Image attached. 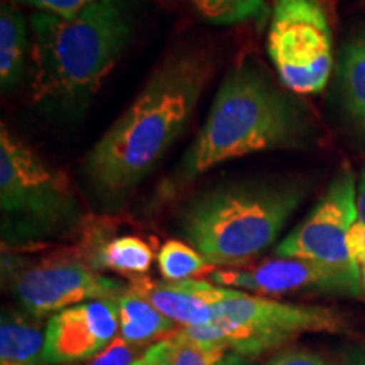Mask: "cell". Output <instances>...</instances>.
<instances>
[{
	"label": "cell",
	"mask_w": 365,
	"mask_h": 365,
	"mask_svg": "<svg viewBox=\"0 0 365 365\" xmlns=\"http://www.w3.org/2000/svg\"><path fill=\"white\" fill-rule=\"evenodd\" d=\"M357 222V182L346 164L309 215L276 247L277 257L309 259L333 267L357 269L346 247L350 228Z\"/></svg>",
	"instance_id": "ba28073f"
},
{
	"label": "cell",
	"mask_w": 365,
	"mask_h": 365,
	"mask_svg": "<svg viewBox=\"0 0 365 365\" xmlns=\"http://www.w3.org/2000/svg\"><path fill=\"white\" fill-rule=\"evenodd\" d=\"M4 247H26L73 234L83 220L65 173L54 170L6 125L0 130Z\"/></svg>",
	"instance_id": "5b68a950"
},
{
	"label": "cell",
	"mask_w": 365,
	"mask_h": 365,
	"mask_svg": "<svg viewBox=\"0 0 365 365\" xmlns=\"http://www.w3.org/2000/svg\"><path fill=\"white\" fill-rule=\"evenodd\" d=\"M158 266L166 281L195 279L212 271V264L195 247L181 240H168L158 254Z\"/></svg>",
	"instance_id": "d6986e66"
},
{
	"label": "cell",
	"mask_w": 365,
	"mask_h": 365,
	"mask_svg": "<svg viewBox=\"0 0 365 365\" xmlns=\"http://www.w3.org/2000/svg\"><path fill=\"white\" fill-rule=\"evenodd\" d=\"M117 299L86 301L53 314L44 330V364L83 362L102 352L118 331Z\"/></svg>",
	"instance_id": "8fae6325"
},
{
	"label": "cell",
	"mask_w": 365,
	"mask_h": 365,
	"mask_svg": "<svg viewBox=\"0 0 365 365\" xmlns=\"http://www.w3.org/2000/svg\"><path fill=\"white\" fill-rule=\"evenodd\" d=\"M29 61V24L16 4L4 0L0 11V86L4 93L19 85Z\"/></svg>",
	"instance_id": "5bb4252c"
},
{
	"label": "cell",
	"mask_w": 365,
	"mask_h": 365,
	"mask_svg": "<svg viewBox=\"0 0 365 365\" xmlns=\"http://www.w3.org/2000/svg\"><path fill=\"white\" fill-rule=\"evenodd\" d=\"M360 277H362V289H364V294H365V264L364 266H360Z\"/></svg>",
	"instance_id": "f1b7e54d"
},
{
	"label": "cell",
	"mask_w": 365,
	"mask_h": 365,
	"mask_svg": "<svg viewBox=\"0 0 365 365\" xmlns=\"http://www.w3.org/2000/svg\"><path fill=\"white\" fill-rule=\"evenodd\" d=\"M336 78L346 115L365 137V26L359 27L341 48Z\"/></svg>",
	"instance_id": "e0dca14e"
},
{
	"label": "cell",
	"mask_w": 365,
	"mask_h": 365,
	"mask_svg": "<svg viewBox=\"0 0 365 365\" xmlns=\"http://www.w3.org/2000/svg\"><path fill=\"white\" fill-rule=\"evenodd\" d=\"M154 252L148 242L135 235H122L103 242L91 255V267L140 277L153 266Z\"/></svg>",
	"instance_id": "ac0fdd59"
},
{
	"label": "cell",
	"mask_w": 365,
	"mask_h": 365,
	"mask_svg": "<svg viewBox=\"0 0 365 365\" xmlns=\"http://www.w3.org/2000/svg\"><path fill=\"white\" fill-rule=\"evenodd\" d=\"M44 365H48V364H44Z\"/></svg>",
	"instance_id": "f546056e"
},
{
	"label": "cell",
	"mask_w": 365,
	"mask_h": 365,
	"mask_svg": "<svg viewBox=\"0 0 365 365\" xmlns=\"http://www.w3.org/2000/svg\"><path fill=\"white\" fill-rule=\"evenodd\" d=\"M7 2L38 9V12L53 14V16L71 17L85 11L86 7L98 2V0H7Z\"/></svg>",
	"instance_id": "603a6c76"
},
{
	"label": "cell",
	"mask_w": 365,
	"mask_h": 365,
	"mask_svg": "<svg viewBox=\"0 0 365 365\" xmlns=\"http://www.w3.org/2000/svg\"><path fill=\"white\" fill-rule=\"evenodd\" d=\"M213 309L215 318L293 339L299 333H339L346 328L344 314L333 308L284 303L227 286H222Z\"/></svg>",
	"instance_id": "30bf717a"
},
{
	"label": "cell",
	"mask_w": 365,
	"mask_h": 365,
	"mask_svg": "<svg viewBox=\"0 0 365 365\" xmlns=\"http://www.w3.org/2000/svg\"><path fill=\"white\" fill-rule=\"evenodd\" d=\"M207 48H178L163 59L125 112L86 153L81 175L93 202L115 210L156 170L188 127L213 75Z\"/></svg>",
	"instance_id": "6da1fadb"
},
{
	"label": "cell",
	"mask_w": 365,
	"mask_h": 365,
	"mask_svg": "<svg viewBox=\"0 0 365 365\" xmlns=\"http://www.w3.org/2000/svg\"><path fill=\"white\" fill-rule=\"evenodd\" d=\"M171 339L175 340V365H254V360L230 350L200 349L190 341L178 339L175 331Z\"/></svg>",
	"instance_id": "44dd1931"
},
{
	"label": "cell",
	"mask_w": 365,
	"mask_h": 365,
	"mask_svg": "<svg viewBox=\"0 0 365 365\" xmlns=\"http://www.w3.org/2000/svg\"><path fill=\"white\" fill-rule=\"evenodd\" d=\"M202 19L215 26H232L259 19L269 11V0H188Z\"/></svg>",
	"instance_id": "ffe728a7"
},
{
	"label": "cell",
	"mask_w": 365,
	"mask_h": 365,
	"mask_svg": "<svg viewBox=\"0 0 365 365\" xmlns=\"http://www.w3.org/2000/svg\"><path fill=\"white\" fill-rule=\"evenodd\" d=\"M218 286L250 291L254 294H340L360 298L362 277L357 269L333 267L309 259L276 257L242 271H215L210 274Z\"/></svg>",
	"instance_id": "9c48e42d"
},
{
	"label": "cell",
	"mask_w": 365,
	"mask_h": 365,
	"mask_svg": "<svg viewBox=\"0 0 365 365\" xmlns=\"http://www.w3.org/2000/svg\"><path fill=\"white\" fill-rule=\"evenodd\" d=\"M2 269L4 279L9 281L22 312L36 319L51 318L86 301L117 299L129 286L70 259H51L22 266L19 259L4 254Z\"/></svg>",
	"instance_id": "52a82bcc"
},
{
	"label": "cell",
	"mask_w": 365,
	"mask_h": 365,
	"mask_svg": "<svg viewBox=\"0 0 365 365\" xmlns=\"http://www.w3.org/2000/svg\"><path fill=\"white\" fill-rule=\"evenodd\" d=\"M264 365H330L322 355L307 349H284L274 354Z\"/></svg>",
	"instance_id": "d4e9b609"
},
{
	"label": "cell",
	"mask_w": 365,
	"mask_h": 365,
	"mask_svg": "<svg viewBox=\"0 0 365 365\" xmlns=\"http://www.w3.org/2000/svg\"><path fill=\"white\" fill-rule=\"evenodd\" d=\"M354 365H365V350L357 352V355H355L354 359Z\"/></svg>",
	"instance_id": "83f0119b"
},
{
	"label": "cell",
	"mask_w": 365,
	"mask_h": 365,
	"mask_svg": "<svg viewBox=\"0 0 365 365\" xmlns=\"http://www.w3.org/2000/svg\"><path fill=\"white\" fill-rule=\"evenodd\" d=\"M307 188L293 178L218 185L182 205L178 230L212 266H240L276 242Z\"/></svg>",
	"instance_id": "277c9868"
},
{
	"label": "cell",
	"mask_w": 365,
	"mask_h": 365,
	"mask_svg": "<svg viewBox=\"0 0 365 365\" xmlns=\"http://www.w3.org/2000/svg\"><path fill=\"white\" fill-rule=\"evenodd\" d=\"M135 27V0H98L71 17L34 12L31 95L58 112L83 110L124 54Z\"/></svg>",
	"instance_id": "3957f363"
},
{
	"label": "cell",
	"mask_w": 365,
	"mask_h": 365,
	"mask_svg": "<svg viewBox=\"0 0 365 365\" xmlns=\"http://www.w3.org/2000/svg\"><path fill=\"white\" fill-rule=\"evenodd\" d=\"M46 331L26 312L4 308L0 322V365H44Z\"/></svg>",
	"instance_id": "2e32d148"
},
{
	"label": "cell",
	"mask_w": 365,
	"mask_h": 365,
	"mask_svg": "<svg viewBox=\"0 0 365 365\" xmlns=\"http://www.w3.org/2000/svg\"><path fill=\"white\" fill-rule=\"evenodd\" d=\"M267 53L281 83L293 93L325 88L333 66V36L319 0H272Z\"/></svg>",
	"instance_id": "8992f818"
},
{
	"label": "cell",
	"mask_w": 365,
	"mask_h": 365,
	"mask_svg": "<svg viewBox=\"0 0 365 365\" xmlns=\"http://www.w3.org/2000/svg\"><path fill=\"white\" fill-rule=\"evenodd\" d=\"M357 220L365 223V170L360 173L357 185Z\"/></svg>",
	"instance_id": "4316f807"
},
{
	"label": "cell",
	"mask_w": 365,
	"mask_h": 365,
	"mask_svg": "<svg viewBox=\"0 0 365 365\" xmlns=\"http://www.w3.org/2000/svg\"><path fill=\"white\" fill-rule=\"evenodd\" d=\"M346 247H349V254L352 261L357 266H364L365 264V223L355 222L352 228H350L349 237H346Z\"/></svg>",
	"instance_id": "484cf974"
},
{
	"label": "cell",
	"mask_w": 365,
	"mask_h": 365,
	"mask_svg": "<svg viewBox=\"0 0 365 365\" xmlns=\"http://www.w3.org/2000/svg\"><path fill=\"white\" fill-rule=\"evenodd\" d=\"M175 335L200 349L230 350L250 360L259 359L269 350L281 349L282 345L294 340L293 336L255 330V328L227 322L222 318H215L213 322L203 323V325L180 327L176 328Z\"/></svg>",
	"instance_id": "4fadbf2b"
},
{
	"label": "cell",
	"mask_w": 365,
	"mask_h": 365,
	"mask_svg": "<svg viewBox=\"0 0 365 365\" xmlns=\"http://www.w3.org/2000/svg\"><path fill=\"white\" fill-rule=\"evenodd\" d=\"M132 365H175V340L171 335L158 340L156 344L149 345Z\"/></svg>",
	"instance_id": "cb8c5ba5"
},
{
	"label": "cell",
	"mask_w": 365,
	"mask_h": 365,
	"mask_svg": "<svg viewBox=\"0 0 365 365\" xmlns=\"http://www.w3.org/2000/svg\"><path fill=\"white\" fill-rule=\"evenodd\" d=\"M129 286L180 327H195L213 322V307L222 294V286L202 279L158 282L143 279L140 276L132 277Z\"/></svg>",
	"instance_id": "7c38bea8"
},
{
	"label": "cell",
	"mask_w": 365,
	"mask_h": 365,
	"mask_svg": "<svg viewBox=\"0 0 365 365\" xmlns=\"http://www.w3.org/2000/svg\"><path fill=\"white\" fill-rule=\"evenodd\" d=\"M312 134L307 112L291 95L277 88L259 65L239 63L227 73L203 127L171 175L159 182L154 200L176 198L205 173L232 159L304 148Z\"/></svg>",
	"instance_id": "7a4b0ae2"
},
{
	"label": "cell",
	"mask_w": 365,
	"mask_h": 365,
	"mask_svg": "<svg viewBox=\"0 0 365 365\" xmlns=\"http://www.w3.org/2000/svg\"><path fill=\"white\" fill-rule=\"evenodd\" d=\"M118 304V336L129 344L140 346L156 344L164 335L176 331V323L153 307L149 299L130 286L117 299ZM168 339V336H164Z\"/></svg>",
	"instance_id": "9a60e30c"
},
{
	"label": "cell",
	"mask_w": 365,
	"mask_h": 365,
	"mask_svg": "<svg viewBox=\"0 0 365 365\" xmlns=\"http://www.w3.org/2000/svg\"><path fill=\"white\" fill-rule=\"evenodd\" d=\"M140 355V346L129 344L122 336H115L108 346L90 360L88 365H132Z\"/></svg>",
	"instance_id": "7402d4cb"
}]
</instances>
